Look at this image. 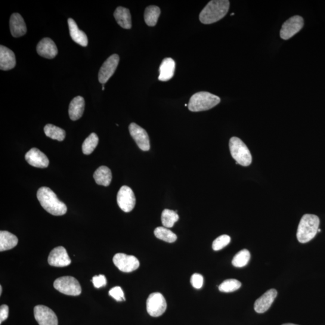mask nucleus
<instances>
[{
	"mask_svg": "<svg viewBox=\"0 0 325 325\" xmlns=\"http://www.w3.org/2000/svg\"><path fill=\"white\" fill-rule=\"evenodd\" d=\"M37 198L43 208L52 215L66 214L67 206L58 199L57 195L50 188L46 187L40 188L37 193Z\"/></svg>",
	"mask_w": 325,
	"mask_h": 325,
	"instance_id": "1",
	"label": "nucleus"
},
{
	"mask_svg": "<svg viewBox=\"0 0 325 325\" xmlns=\"http://www.w3.org/2000/svg\"><path fill=\"white\" fill-rule=\"evenodd\" d=\"M230 5V2L228 0H213L210 2L200 13V21L204 24L216 23L227 14Z\"/></svg>",
	"mask_w": 325,
	"mask_h": 325,
	"instance_id": "2",
	"label": "nucleus"
},
{
	"mask_svg": "<svg viewBox=\"0 0 325 325\" xmlns=\"http://www.w3.org/2000/svg\"><path fill=\"white\" fill-rule=\"evenodd\" d=\"M320 219L314 215L303 216L297 231V238L301 243H306L316 236L319 227Z\"/></svg>",
	"mask_w": 325,
	"mask_h": 325,
	"instance_id": "3",
	"label": "nucleus"
},
{
	"mask_svg": "<svg viewBox=\"0 0 325 325\" xmlns=\"http://www.w3.org/2000/svg\"><path fill=\"white\" fill-rule=\"evenodd\" d=\"M221 102L218 96L207 92H200L192 95L188 104L191 111H206L211 109Z\"/></svg>",
	"mask_w": 325,
	"mask_h": 325,
	"instance_id": "4",
	"label": "nucleus"
},
{
	"mask_svg": "<svg viewBox=\"0 0 325 325\" xmlns=\"http://www.w3.org/2000/svg\"><path fill=\"white\" fill-rule=\"evenodd\" d=\"M231 154L237 165L248 166L252 163V156L245 144L237 137H233L229 143Z\"/></svg>",
	"mask_w": 325,
	"mask_h": 325,
	"instance_id": "5",
	"label": "nucleus"
},
{
	"mask_svg": "<svg viewBox=\"0 0 325 325\" xmlns=\"http://www.w3.org/2000/svg\"><path fill=\"white\" fill-rule=\"evenodd\" d=\"M54 287L58 292L69 296H79L82 293V287L75 278L70 276L57 278Z\"/></svg>",
	"mask_w": 325,
	"mask_h": 325,
	"instance_id": "6",
	"label": "nucleus"
},
{
	"mask_svg": "<svg viewBox=\"0 0 325 325\" xmlns=\"http://www.w3.org/2000/svg\"><path fill=\"white\" fill-rule=\"evenodd\" d=\"M167 308L165 297L160 293H153L147 301V310L151 316L157 317L162 315Z\"/></svg>",
	"mask_w": 325,
	"mask_h": 325,
	"instance_id": "7",
	"label": "nucleus"
},
{
	"mask_svg": "<svg viewBox=\"0 0 325 325\" xmlns=\"http://www.w3.org/2000/svg\"><path fill=\"white\" fill-rule=\"evenodd\" d=\"M113 262L119 270L125 273H129L138 269L140 266L139 259L135 256L116 253L114 256Z\"/></svg>",
	"mask_w": 325,
	"mask_h": 325,
	"instance_id": "8",
	"label": "nucleus"
},
{
	"mask_svg": "<svg viewBox=\"0 0 325 325\" xmlns=\"http://www.w3.org/2000/svg\"><path fill=\"white\" fill-rule=\"evenodd\" d=\"M117 203L123 212H132L136 205V198L132 188L123 185L117 193Z\"/></svg>",
	"mask_w": 325,
	"mask_h": 325,
	"instance_id": "9",
	"label": "nucleus"
},
{
	"mask_svg": "<svg viewBox=\"0 0 325 325\" xmlns=\"http://www.w3.org/2000/svg\"><path fill=\"white\" fill-rule=\"evenodd\" d=\"M303 18L300 16H294L285 22L280 30V37L284 40L292 38L298 33L303 27Z\"/></svg>",
	"mask_w": 325,
	"mask_h": 325,
	"instance_id": "10",
	"label": "nucleus"
},
{
	"mask_svg": "<svg viewBox=\"0 0 325 325\" xmlns=\"http://www.w3.org/2000/svg\"><path fill=\"white\" fill-rule=\"evenodd\" d=\"M34 315L39 325H58L57 315L47 306H36L34 308Z\"/></svg>",
	"mask_w": 325,
	"mask_h": 325,
	"instance_id": "11",
	"label": "nucleus"
},
{
	"mask_svg": "<svg viewBox=\"0 0 325 325\" xmlns=\"http://www.w3.org/2000/svg\"><path fill=\"white\" fill-rule=\"evenodd\" d=\"M119 62V57L117 54H113L108 57L102 65L98 73V80L101 84L104 85L110 77L113 75Z\"/></svg>",
	"mask_w": 325,
	"mask_h": 325,
	"instance_id": "12",
	"label": "nucleus"
},
{
	"mask_svg": "<svg viewBox=\"0 0 325 325\" xmlns=\"http://www.w3.org/2000/svg\"><path fill=\"white\" fill-rule=\"evenodd\" d=\"M129 131L132 137L141 150L144 151L150 150V139L146 130L135 123H132L129 126Z\"/></svg>",
	"mask_w": 325,
	"mask_h": 325,
	"instance_id": "13",
	"label": "nucleus"
},
{
	"mask_svg": "<svg viewBox=\"0 0 325 325\" xmlns=\"http://www.w3.org/2000/svg\"><path fill=\"white\" fill-rule=\"evenodd\" d=\"M48 264L54 267H66L71 263V260L66 249L58 246L52 249L48 258Z\"/></svg>",
	"mask_w": 325,
	"mask_h": 325,
	"instance_id": "14",
	"label": "nucleus"
},
{
	"mask_svg": "<svg viewBox=\"0 0 325 325\" xmlns=\"http://www.w3.org/2000/svg\"><path fill=\"white\" fill-rule=\"evenodd\" d=\"M26 160L31 166L39 168H46L49 165V160L45 154L33 148L26 154Z\"/></svg>",
	"mask_w": 325,
	"mask_h": 325,
	"instance_id": "15",
	"label": "nucleus"
},
{
	"mask_svg": "<svg viewBox=\"0 0 325 325\" xmlns=\"http://www.w3.org/2000/svg\"><path fill=\"white\" fill-rule=\"evenodd\" d=\"M277 291L274 289L267 291L255 302V311L257 313H264L267 311L277 298Z\"/></svg>",
	"mask_w": 325,
	"mask_h": 325,
	"instance_id": "16",
	"label": "nucleus"
},
{
	"mask_svg": "<svg viewBox=\"0 0 325 325\" xmlns=\"http://www.w3.org/2000/svg\"><path fill=\"white\" fill-rule=\"evenodd\" d=\"M36 50L41 57L49 59L54 58L58 53L56 45L52 39L48 38H43L38 43Z\"/></svg>",
	"mask_w": 325,
	"mask_h": 325,
	"instance_id": "17",
	"label": "nucleus"
},
{
	"mask_svg": "<svg viewBox=\"0 0 325 325\" xmlns=\"http://www.w3.org/2000/svg\"><path fill=\"white\" fill-rule=\"evenodd\" d=\"M16 57L14 52L6 46H0V69L3 71H9L16 65Z\"/></svg>",
	"mask_w": 325,
	"mask_h": 325,
	"instance_id": "18",
	"label": "nucleus"
},
{
	"mask_svg": "<svg viewBox=\"0 0 325 325\" xmlns=\"http://www.w3.org/2000/svg\"><path fill=\"white\" fill-rule=\"evenodd\" d=\"M10 29L12 35L15 38H19L26 35V24L20 14L15 13L12 15L10 20Z\"/></svg>",
	"mask_w": 325,
	"mask_h": 325,
	"instance_id": "19",
	"label": "nucleus"
},
{
	"mask_svg": "<svg viewBox=\"0 0 325 325\" xmlns=\"http://www.w3.org/2000/svg\"><path fill=\"white\" fill-rule=\"evenodd\" d=\"M68 23L69 25L70 36L73 41L82 46L88 45V37L84 32L79 29L76 21L72 18H69Z\"/></svg>",
	"mask_w": 325,
	"mask_h": 325,
	"instance_id": "20",
	"label": "nucleus"
},
{
	"mask_svg": "<svg viewBox=\"0 0 325 325\" xmlns=\"http://www.w3.org/2000/svg\"><path fill=\"white\" fill-rule=\"evenodd\" d=\"M175 70V61L171 58H165L160 64L159 80L162 82L169 81L174 75Z\"/></svg>",
	"mask_w": 325,
	"mask_h": 325,
	"instance_id": "21",
	"label": "nucleus"
},
{
	"mask_svg": "<svg viewBox=\"0 0 325 325\" xmlns=\"http://www.w3.org/2000/svg\"><path fill=\"white\" fill-rule=\"evenodd\" d=\"M85 99L80 96L71 101L69 107V115L71 120H77L81 118L85 111Z\"/></svg>",
	"mask_w": 325,
	"mask_h": 325,
	"instance_id": "22",
	"label": "nucleus"
},
{
	"mask_svg": "<svg viewBox=\"0 0 325 325\" xmlns=\"http://www.w3.org/2000/svg\"><path fill=\"white\" fill-rule=\"evenodd\" d=\"M114 17L117 23L125 29H130L132 26V17L128 9L118 7L114 12Z\"/></svg>",
	"mask_w": 325,
	"mask_h": 325,
	"instance_id": "23",
	"label": "nucleus"
},
{
	"mask_svg": "<svg viewBox=\"0 0 325 325\" xmlns=\"http://www.w3.org/2000/svg\"><path fill=\"white\" fill-rule=\"evenodd\" d=\"M18 243V238L14 234L9 231H0V251L3 252L14 248L17 245Z\"/></svg>",
	"mask_w": 325,
	"mask_h": 325,
	"instance_id": "24",
	"label": "nucleus"
},
{
	"mask_svg": "<svg viewBox=\"0 0 325 325\" xmlns=\"http://www.w3.org/2000/svg\"><path fill=\"white\" fill-rule=\"evenodd\" d=\"M94 178L97 184L107 187L111 183L112 174L108 167L102 166L96 170Z\"/></svg>",
	"mask_w": 325,
	"mask_h": 325,
	"instance_id": "25",
	"label": "nucleus"
},
{
	"mask_svg": "<svg viewBox=\"0 0 325 325\" xmlns=\"http://www.w3.org/2000/svg\"><path fill=\"white\" fill-rule=\"evenodd\" d=\"M160 9L156 6H148L145 9L144 19L148 26L154 27L157 23L160 15Z\"/></svg>",
	"mask_w": 325,
	"mask_h": 325,
	"instance_id": "26",
	"label": "nucleus"
},
{
	"mask_svg": "<svg viewBox=\"0 0 325 325\" xmlns=\"http://www.w3.org/2000/svg\"><path fill=\"white\" fill-rule=\"evenodd\" d=\"M44 132L47 137L60 142L63 141L66 136L64 130L52 124L46 125Z\"/></svg>",
	"mask_w": 325,
	"mask_h": 325,
	"instance_id": "27",
	"label": "nucleus"
},
{
	"mask_svg": "<svg viewBox=\"0 0 325 325\" xmlns=\"http://www.w3.org/2000/svg\"><path fill=\"white\" fill-rule=\"evenodd\" d=\"M154 235L157 238L168 243H173L177 239V236L169 229L165 227H157L154 230Z\"/></svg>",
	"mask_w": 325,
	"mask_h": 325,
	"instance_id": "28",
	"label": "nucleus"
},
{
	"mask_svg": "<svg viewBox=\"0 0 325 325\" xmlns=\"http://www.w3.org/2000/svg\"><path fill=\"white\" fill-rule=\"evenodd\" d=\"M178 219L179 216L175 211L169 209L163 210L162 214V222L164 227L167 228L173 227Z\"/></svg>",
	"mask_w": 325,
	"mask_h": 325,
	"instance_id": "29",
	"label": "nucleus"
},
{
	"mask_svg": "<svg viewBox=\"0 0 325 325\" xmlns=\"http://www.w3.org/2000/svg\"><path fill=\"white\" fill-rule=\"evenodd\" d=\"M99 142L98 136L94 133H91L89 137L86 139L82 145L83 153L86 155L92 154L97 147Z\"/></svg>",
	"mask_w": 325,
	"mask_h": 325,
	"instance_id": "30",
	"label": "nucleus"
},
{
	"mask_svg": "<svg viewBox=\"0 0 325 325\" xmlns=\"http://www.w3.org/2000/svg\"><path fill=\"white\" fill-rule=\"evenodd\" d=\"M250 258L248 250L242 249L234 256L232 264L236 268H243L247 265Z\"/></svg>",
	"mask_w": 325,
	"mask_h": 325,
	"instance_id": "31",
	"label": "nucleus"
},
{
	"mask_svg": "<svg viewBox=\"0 0 325 325\" xmlns=\"http://www.w3.org/2000/svg\"><path fill=\"white\" fill-rule=\"evenodd\" d=\"M241 283L239 281L235 279H229L224 281L219 287L221 292L230 293L235 292L240 289Z\"/></svg>",
	"mask_w": 325,
	"mask_h": 325,
	"instance_id": "32",
	"label": "nucleus"
},
{
	"mask_svg": "<svg viewBox=\"0 0 325 325\" xmlns=\"http://www.w3.org/2000/svg\"><path fill=\"white\" fill-rule=\"evenodd\" d=\"M231 237L228 235H222V236L218 237L213 241L212 244L213 249L214 250H219L227 246L229 243H230Z\"/></svg>",
	"mask_w": 325,
	"mask_h": 325,
	"instance_id": "33",
	"label": "nucleus"
},
{
	"mask_svg": "<svg viewBox=\"0 0 325 325\" xmlns=\"http://www.w3.org/2000/svg\"><path fill=\"white\" fill-rule=\"evenodd\" d=\"M108 294L117 302L125 301L124 293H123L121 287L119 286L114 287L109 291Z\"/></svg>",
	"mask_w": 325,
	"mask_h": 325,
	"instance_id": "34",
	"label": "nucleus"
},
{
	"mask_svg": "<svg viewBox=\"0 0 325 325\" xmlns=\"http://www.w3.org/2000/svg\"><path fill=\"white\" fill-rule=\"evenodd\" d=\"M191 284L197 289L202 288L204 283V278L201 274H194L191 277Z\"/></svg>",
	"mask_w": 325,
	"mask_h": 325,
	"instance_id": "35",
	"label": "nucleus"
},
{
	"mask_svg": "<svg viewBox=\"0 0 325 325\" xmlns=\"http://www.w3.org/2000/svg\"><path fill=\"white\" fill-rule=\"evenodd\" d=\"M92 281L94 286L97 289H100L101 287H105L107 284V280L106 277L103 275H98L93 277Z\"/></svg>",
	"mask_w": 325,
	"mask_h": 325,
	"instance_id": "36",
	"label": "nucleus"
},
{
	"mask_svg": "<svg viewBox=\"0 0 325 325\" xmlns=\"http://www.w3.org/2000/svg\"><path fill=\"white\" fill-rule=\"evenodd\" d=\"M9 316V306L6 305H2L0 307V324L4 321Z\"/></svg>",
	"mask_w": 325,
	"mask_h": 325,
	"instance_id": "37",
	"label": "nucleus"
},
{
	"mask_svg": "<svg viewBox=\"0 0 325 325\" xmlns=\"http://www.w3.org/2000/svg\"><path fill=\"white\" fill-rule=\"evenodd\" d=\"M2 290H3V288L2 286H0V295H2Z\"/></svg>",
	"mask_w": 325,
	"mask_h": 325,
	"instance_id": "38",
	"label": "nucleus"
},
{
	"mask_svg": "<svg viewBox=\"0 0 325 325\" xmlns=\"http://www.w3.org/2000/svg\"><path fill=\"white\" fill-rule=\"evenodd\" d=\"M282 325H298V324H293V323H286V324H283Z\"/></svg>",
	"mask_w": 325,
	"mask_h": 325,
	"instance_id": "39",
	"label": "nucleus"
},
{
	"mask_svg": "<svg viewBox=\"0 0 325 325\" xmlns=\"http://www.w3.org/2000/svg\"><path fill=\"white\" fill-rule=\"evenodd\" d=\"M102 86H103V89H102V90H103V91H104V90H105L104 89H105L104 88V85H102Z\"/></svg>",
	"mask_w": 325,
	"mask_h": 325,
	"instance_id": "40",
	"label": "nucleus"
},
{
	"mask_svg": "<svg viewBox=\"0 0 325 325\" xmlns=\"http://www.w3.org/2000/svg\"><path fill=\"white\" fill-rule=\"evenodd\" d=\"M320 232H321L320 229L318 228V233H320Z\"/></svg>",
	"mask_w": 325,
	"mask_h": 325,
	"instance_id": "41",
	"label": "nucleus"
},
{
	"mask_svg": "<svg viewBox=\"0 0 325 325\" xmlns=\"http://www.w3.org/2000/svg\"><path fill=\"white\" fill-rule=\"evenodd\" d=\"M234 15V13L231 14V16H233V15Z\"/></svg>",
	"mask_w": 325,
	"mask_h": 325,
	"instance_id": "42",
	"label": "nucleus"
}]
</instances>
